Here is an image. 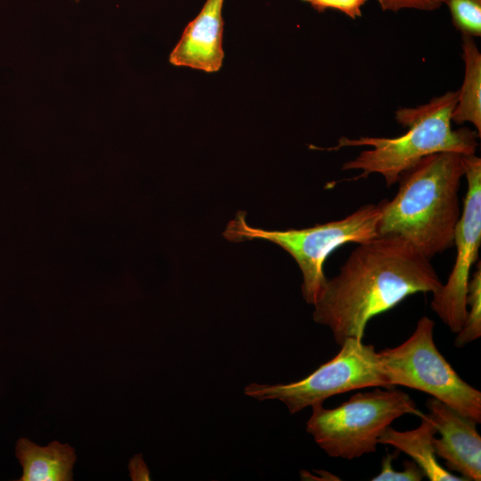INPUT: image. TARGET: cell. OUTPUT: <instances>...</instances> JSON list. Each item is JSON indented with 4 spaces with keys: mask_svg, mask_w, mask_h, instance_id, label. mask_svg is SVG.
Listing matches in <instances>:
<instances>
[{
    "mask_svg": "<svg viewBox=\"0 0 481 481\" xmlns=\"http://www.w3.org/2000/svg\"><path fill=\"white\" fill-rule=\"evenodd\" d=\"M442 282L412 244L395 235L359 243L314 304V321L330 328L338 345L363 340L368 322L416 293H434Z\"/></svg>",
    "mask_w": 481,
    "mask_h": 481,
    "instance_id": "cell-1",
    "label": "cell"
},
{
    "mask_svg": "<svg viewBox=\"0 0 481 481\" xmlns=\"http://www.w3.org/2000/svg\"><path fill=\"white\" fill-rule=\"evenodd\" d=\"M462 176L460 153L436 152L419 160L401 175L395 196L379 202V236L402 237L428 259L452 248Z\"/></svg>",
    "mask_w": 481,
    "mask_h": 481,
    "instance_id": "cell-2",
    "label": "cell"
},
{
    "mask_svg": "<svg viewBox=\"0 0 481 481\" xmlns=\"http://www.w3.org/2000/svg\"><path fill=\"white\" fill-rule=\"evenodd\" d=\"M458 99V91H450L434 97L416 108H400L396 121L407 128L404 135L393 137L342 136L338 144L329 150L344 147L370 146L359 155L342 165V170H361L354 179L365 178L371 174L383 176L387 186L398 182L401 175L424 157L442 151L461 155L476 153L477 131L467 127L452 128V114Z\"/></svg>",
    "mask_w": 481,
    "mask_h": 481,
    "instance_id": "cell-3",
    "label": "cell"
},
{
    "mask_svg": "<svg viewBox=\"0 0 481 481\" xmlns=\"http://www.w3.org/2000/svg\"><path fill=\"white\" fill-rule=\"evenodd\" d=\"M380 214L379 203L367 204L344 218L313 227L267 231L249 225L246 213L240 211L227 224L224 236L236 242L262 239L281 247L298 265L304 280L303 297L314 305L327 281L323 273L326 258L344 244H359L378 237Z\"/></svg>",
    "mask_w": 481,
    "mask_h": 481,
    "instance_id": "cell-4",
    "label": "cell"
},
{
    "mask_svg": "<svg viewBox=\"0 0 481 481\" xmlns=\"http://www.w3.org/2000/svg\"><path fill=\"white\" fill-rule=\"evenodd\" d=\"M312 410L306 431L330 457L346 460L374 452L397 418L421 414L408 394L394 387L356 393L334 409L316 404Z\"/></svg>",
    "mask_w": 481,
    "mask_h": 481,
    "instance_id": "cell-5",
    "label": "cell"
},
{
    "mask_svg": "<svg viewBox=\"0 0 481 481\" xmlns=\"http://www.w3.org/2000/svg\"><path fill=\"white\" fill-rule=\"evenodd\" d=\"M435 322L422 316L413 333L401 345L379 351L390 387L416 389L481 422V392L464 381L438 351Z\"/></svg>",
    "mask_w": 481,
    "mask_h": 481,
    "instance_id": "cell-6",
    "label": "cell"
},
{
    "mask_svg": "<svg viewBox=\"0 0 481 481\" xmlns=\"http://www.w3.org/2000/svg\"><path fill=\"white\" fill-rule=\"evenodd\" d=\"M339 352L307 377L289 384H250L245 394L257 400L277 399L292 414L329 397L371 387L390 388L378 351L373 345L349 338Z\"/></svg>",
    "mask_w": 481,
    "mask_h": 481,
    "instance_id": "cell-7",
    "label": "cell"
},
{
    "mask_svg": "<svg viewBox=\"0 0 481 481\" xmlns=\"http://www.w3.org/2000/svg\"><path fill=\"white\" fill-rule=\"evenodd\" d=\"M467 192L456 224L453 244L456 258L445 283L432 293L431 309L453 333L462 328L467 315V290L470 270L478 258L481 244V159L462 155Z\"/></svg>",
    "mask_w": 481,
    "mask_h": 481,
    "instance_id": "cell-8",
    "label": "cell"
},
{
    "mask_svg": "<svg viewBox=\"0 0 481 481\" xmlns=\"http://www.w3.org/2000/svg\"><path fill=\"white\" fill-rule=\"evenodd\" d=\"M428 415L440 437L433 438L436 456L444 461L449 471L465 480L481 479V436L477 422L444 403L432 397L427 401Z\"/></svg>",
    "mask_w": 481,
    "mask_h": 481,
    "instance_id": "cell-9",
    "label": "cell"
},
{
    "mask_svg": "<svg viewBox=\"0 0 481 481\" xmlns=\"http://www.w3.org/2000/svg\"><path fill=\"white\" fill-rule=\"evenodd\" d=\"M224 2L206 0L199 14L188 23L171 52V64L207 72H215L221 68L224 59Z\"/></svg>",
    "mask_w": 481,
    "mask_h": 481,
    "instance_id": "cell-10",
    "label": "cell"
},
{
    "mask_svg": "<svg viewBox=\"0 0 481 481\" xmlns=\"http://www.w3.org/2000/svg\"><path fill=\"white\" fill-rule=\"evenodd\" d=\"M16 457L22 467L19 481H70L77 460L74 448L58 441L39 446L20 437L15 447Z\"/></svg>",
    "mask_w": 481,
    "mask_h": 481,
    "instance_id": "cell-11",
    "label": "cell"
},
{
    "mask_svg": "<svg viewBox=\"0 0 481 481\" xmlns=\"http://www.w3.org/2000/svg\"><path fill=\"white\" fill-rule=\"evenodd\" d=\"M420 417V426L412 430L398 431L387 427L379 436V444L391 445L409 455L430 481H465L438 462L433 447L436 434L435 424L428 414L421 413Z\"/></svg>",
    "mask_w": 481,
    "mask_h": 481,
    "instance_id": "cell-12",
    "label": "cell"
},
{
    "mask_svg": "<svg viewBox=\"0 0 481 481\" xmlns=\"http://www.w3.org/2000/svg\"><path fill=\"white\" fill-rule=\"evenodd\" d=\"M463 83L452 114L457 124L469 122L481 135V53L473 37L462 35Z\"/></svg>",
    "mask_w": 481,
    "mask_h": 481,
    "instance_id": "cell-13",
    "label": "cell"
},
{
    "mask_svg": "<svg viewBox=\"0 0 481 481\" xmlns=\"http://www.w3.org/2000/svg\"><path fill=\"white\" fill-rule=\"evenodd\" d=\"M480 261L477 263V270L469 278L468 283L467 315L461 330L457 332L454 345L462 347L467 344L481 337V267Z\"/></svg>",
    "mask_w": 481,
    "mask_h": 481,
    "instance_id": "cell-14",
    "label": "cell"
},
{
    "mask_svg": "<svg viewBox=\"0 0 481 481\" xmlns=\"http://www.w3.org/2000/svg\"><path fill=\"white\" fill-rule=\"evenodd\" d=\"M454 27L464 36H481V0H445Z\"/></svg>",
    "mask_w": 481,
    "mask_h": 481,
    "instance_id": "cell-15",
    "label": "cell"
},
{
    "mask_svg": "<svg viewBox=\"0 0 481 481\" xmlns=\"http://www.w3.org/2000/svg\"><path fill=\"white\" fill-rule=\"evenodd\" d=\"M397 453H387L382 460L381 470L372 481H420L426 476L423 470L413 461H404V469L395 471L392 467L393 461Z\"/></svg>",
    "mask_w": 481,
    "mask_h": 481,
    "instance_id": "cell-16",
    "label": "cell"
},
{
    "mask_svg": "<svg viewBox=\"0 0 481 481\" xmlns=\"http://www.w3.org/2000/svg\"><path fill=\"white\" fill-rule=\"evenodd\" d=\"M319 12L326 10L338 11L355 20L362 16V10L367 0H301Z\"/></svg>",
    "mask_w": 481,
    "mask_h": 481,
    "instance_id": "cell-17",
    "label": "cell"
},
{
    "mask_svg": "<svg viewBox=\"0 0 481 481\" xmlns=\"http://www.w3.org/2000/svg\"><path fill=\"white\" fill-rule=\"evenodd\" d=\"M384 12L401 10L434 11L441 7L445 0H377Z\"/></svg>",
    "mask_w": 481,
    "mask_h": 481,
    "instance_id": "cell-18",
    "label": "cell"
},
{
    "mask_svg": "<svg viewBox=\"0 0 481 481\" xmlns=\"http://www.w3.org/2000/svg\"><path fill=\"white\" fill-rule=\"evenodd\" d=\"M76 2H78L79 0H75Z\"/></svg>",
    "mask_w": 481,
    "mask_h": 481,
    "instance_id": "cell-19",
    "label": "cell"
}]
</instances>
